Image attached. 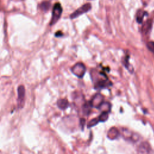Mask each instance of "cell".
I'll list each match as a JSON object with an SVG mask.
<instances>
[{"mask_svg": "<svg viewBox=\"0 0 154 154\" xmlns=\"http://www.w3.org/2000/svg\"><path fill=\"white\" fill-rule=\"evenodd\" d=\"M99 108L101 110H102V112H109L110 110V108H111V105H110V103H108V102H106V103H104V102H103V104H102L100 106V107Z\"/></svg>", "mask_w": 154, "mask_h": 154, "instance_id": "cell-16", "label": "cell"}, {"mask_svg": "<svg viewBox=\"0 0 154 154\" xmlns=\"http://www.w3.org/2000/svg\"><path fill=\"white\" fill-rule=\"evenodd\" d=\"M151 151L149 144L147 142L142 143L139 146V152L140 154H149Z\"/></svg>", "mask_w": 154, "mask_h": 154, "instance_id": "cell-8", "label": "cell"}, {"mask_svg": "<svg viewBox=\"0 0 154 154\" xmlns=\"http://www.w3.org/2000/svg\"><path fill=\"white\" fill-rule=\"evenodd\" d=\"M71 71L78 78H83L85 73V71H86V67H85L83 63H78L72 67Z\"/></svg>", "mask_w": 154, "mask_h": 154, "instance_id": "cell-3", "label": "cell"}, {"mask_svg": "<svg viewBox=\"0 0 154 154\" xmlns=\"http://www.w3.org/2000/svg\"><path fill=\"white\" fill-rule=\"evenodd\" d=\"M55 36L56 37H61V36H63V33H62L61 31H57V33H55Z\"/></svg>", "mask_w": 154, "mask_h": 154, "instance_id": "cell-20", "label": "cell"}, {"mask_svg": "<svg viewBox=\"0 0 154 154\" xmlns=\"http://www.w3.org/2000/svg\"><path fill=\"white\" fill-rule=\"evenodd\" d=\"M92 105L91 104L90 101L89 102H86L85 103H84L82 107V110H83V113L84 115L85 116H88L90 114L92 109Z\"/></svg>", "mask_w": 154, "mask_h": 154, "instance_id": "cell-9", "label": "cell"}, {"mask_svg": "<svg viewBox=\"0 0 154 154\" xmlns=\"http://www.w3.org/2000/svg\"><path fill=\"white\" fill-rule=\"evenodd\" d=\"M18 107L20 108L23 107L24 102L25 101V89L23 85H19L18 89Z\"/></svg>", "mask_w": 154, "mask_h": 154, "instance_id": "cell-6", "label": "cell"}, {"mask_svg": "<svg viewBox=\"0 0 154 154\" xmlns=\"http://www.w3.org/2000/svg\"><path fill=\"white\" fill-rule=\"evenodd\" d=\"M99 122V120L98 119V117L95 118V119H92L89 122V123H87V128H90L93 126H96Z\"/></svg>", "mask_w": 154, "mask_h": 154, "instance_id": "cell-17", "label": "cell"}, {"mask_svg": "<svg viewBox=\"0 0 154 154\" xmlns=\"http://www.w3.org/2000/svg\"><path fill=\"white\" fill-rule=\"evenodd\" d=\"M119 131L115 127L110 128L107 133V137L112 140L116 139L119 137Z\"/></svg>", "mask_w": 154, "mask_h": 154, "instance_id": "cell-7", "label": "cell"}, {"mask_svg": "<svg viewBox=\"0 0 154 154\" xmlns=\"http://www.w3.org/2000/svg\"><path fill=\"white\" fill-rule=\"evenodd\" d=\"M69 102L66 99H60L57 101V106L58 107L63 110H66L69 107Z\"/></svg>", "mask_w": 154, "mask_h": 154, "instance_id": "cell-11", "label": "cell"}, {"mask_svg": "<svg viewBox=\"0 0 154 154\" xmlns=\"http://www.w3.org/2000/svg\"><path fill=\"white\" fill-rule=\"evenodd\" d=\"M80 126H81V128H82V130H83V128H84V125H85V120L84 119H83V118H81V119H80Z\"/></svg>", "mask_w": 154, "mask_h": 154, "instance_id": "cell-19", "label": "cell"}, {"mask_svg": "<svg viewBox=\"0 0 154 154\" xmlns=\"http://www.w3.org/2000/svg\"><path fill=\"white\" fill-rule=\"evenodd\" d=\"M147 47L151 52H152L154 54V42L151 41L148 42Z\"/></svg>", "mask_w": 154, "mask_h": 154, "instance_id": "cell-18", "label": "cell"}, {"mask_svg": "<svg viewBox=\"0 0 154 154\" xmlns=\"http://www.w3.org/2000/svg\"><path fill=\"white\" fill-rule=\"evenodd\" d=\"M91 8H92V6L90 3L84 4L71 15L70 18L71 19H74L75 18H78V16L82 15L83 14L89 12L91 10Z\"/></svg>", "mask_w": 154, "mask_h": 154, "instance_id": "cell-2", "label": "cell"}, {"mask_svg": "<svg viewBox=\"0 0 154 154\" xmlns=\"http://www.w3.org/2000/svg\"><path fill=\"white\" fill-rule=\"evenodd\" d=\"M148 16V13L142 10H139L138 12H137L136 15V20L139 24H142L143 22V20L144 18V16Z\"/></svg>", "mask_w": 154, "mask_h": 154, "instance_id": "cell-12", "label": "cell"}, {"mask_svg": "<svg viewBox=\"0 0 154 154\" xmlns=\"http://www.w3.org/2000/svg\"><path fill=\"white\" fill-rule=\"evenodd\" d=\"M93 107L99 108L104 102V96L100 93H96L90 101Z\"/></svg>", "mask_w": 154, "mask_h": 154, "instance_id": "cell-5", "label": "cell"}, {"mask_svg": "<svg viewBox=\"0 0 154 154\" xmlns=\"http://www.w3.org/2000/svg\"><path fill=\"white\" fill-rule=\"evenodd\" d=\"M63 12V8L60 3H57L54 4L52 12V18L50 22V25H54L61 17Z\"/></svg>", "mask_w": 154, "mask_h": 154, "instance_id": "cell-1", "label": "cell"}, {"mask_svg": "<svg viewBox=\"0 0 154 154\" xmlns=\"http://www.w3.org/2000/svg\"><path fill=\"white\" fill-rule=\"evenodd\" d=\"M151 29H152L151 20H148L143 25V26L142 27V31L145 35H148V34L151 32Z\"/></svg>", "mask_w": 154, "mask_h": 154, "instance_id": "cell-13", "label": "cell"}, {"mask_svg": "<svg viewBox=\"0 0 154 154\" xmlns=\"http://www.w3.org/2000/svg\"><path fill=\"white\" fill-rule=\"evenodd\" d=\"M110 82L108 80H99L98 81L96 84H95V89L98 90V89H104L107 87H108L110 85Z\"/></svg>", "mask_w": 154, "mask_h": 154, "instance_id": "cell-10", "label": "cell"}, {"mask_svg": "<svg viewBox=\"0 0 154 154\" xmlns=\"http://www.w3.org/2000/svg\"><path fill=\"white\" fill-rule=\"evenodd\" d=\"M109 112H102V113L99 115L98 117V119L99 120L100 122H106L108 119V116H109Z\"/></svg>", "mask_w": 154, "mask_h": 154, "instance_id": "cell-15", "label": "cell"}, {"mask_svg": "<svg viewBox=\"0 0 154 154\" xmlns=\"http://www.w3.org/2000/svg\"><path fill=\"white\" fill-rule=\"evenodd\" d=\"M51 6V4L49 1H43L40 4V8H41V10L44 12H47L48 10H49Z\"/></svg>", "mask_w": 154, "mask_h": 154, "instance_id": "cell-14", "label": "cell"}, {"mask_svg": "<svg viewBox=\"0 0 154 154\" xmlns=\"http://www.w3.org/2000/svg\"><path fill=\"white\" fill-rule=\"evenodd\" d=\"M90 1H92V0H90Z\"/></svg>", "mask_w": 154, "mask_h": 154, "instance_id": "cell-21", "label": "cell"}, {"mask_svg": "<svg viewBox=\"0 0 154 154\" xmlns=\"http://www.w3.org/2000/svg\"><path fill=\"white\" fill-rule=\"evenodd\" d=\"M122 131V135L123 138L128 141H130L132 142H137L140 139V137L139 134L134 133L130 130H128L125 128H123Z\"/></svg>", "mask_w": 154, "mask_h": 154, "instance_id": "cell-4", "label": "cell"}]
</instances>
